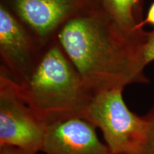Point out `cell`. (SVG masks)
<instances>
[{"label": "cell", "instance_id": "obj_13", "mask_svg": "<svg viewBox=\"0 0 154 154\" xmlns=\"http://www.w3.org/2000/svg\"><path fill=\"white\" fill-rule=\"evenodd\" d=\"M122 154H133V153H122Z\"/></svg>", "mask_w": 154, "mask_h": 154}, {"label": "cell", "instance_id": "obj_6", "mask_svg": "<svg viewBox=\"0 0 154 154\" xmlns=\"http://www.w3.org/2000/svg\"><path fill=\"white\" fill-rule=\"evenodd\" d=\"M17 14L36 35L49 36L69 19L100 0H12Z\"/></svg>", "mask_w": 154, "mask_h": 154}, {"label": "cell", "instance_id": "obj_7", "mask_svg": "<svg viewBox=\"0 0 154 154\" xmlns=\"http://www.w3.org/2000/svg\"><path fill=\"white\" fill-rule=\"evenodd\" d=\"M0 54L4 68L17 82L28 76L41 54L24 28L2 4L0 6Z\"/></svg>", "mask_w": 154, "mask_h": 154}, {"label": "cell", "instance_id": "obj_4", "mask_svg": "<svg viewBox=\"0 0 154 154\" xmlns=\"http://www.w3.org/2000/svg\"><path fill=\"white\" fill-rule=\"evenodd\" d=\"M47 124L23 99L18 82L5 69L0 74V147L42 151Z\"/></svg>", "mask_w": 154, "mask_h": 154}, {"label": "cell", "instance_id": "obj_5", "mask_svg": "<svg viewBox=\"0 0 154 154\" xmlns=\"http://www.w3.org/2000/svg\"><path fill=\"white\" fill-rule=\"evenodd\" d=\"M96 127L82 117L47 125L42 151L45 154H113L100 141Z\"/></svg>", "mask_w": 154, "mask_h": 154}, {"label": "cell", "instance_id": "obj_12", "mask_svg": "<svg viewBox=\"0 0 154 154\" xmlns=\"http://www.w3.org/2000/svg\"><path fill=\"white\" fill-rule=\"evenodd\" d=\"M146 24L154 25V2L150 7L145 20L143 21V22H140V24H138V28L142 29L143 25Z\"/></svg>", "mask_w": 154, "mask_h": 154}, {"label": "cell", "instance_id": "obj_9", "mask_svg": "<svg viewBox=\"0 0 154 154\" xmlns=\"http://www.w3.org/2000/svg\"><path fill=\"white\" fill-rule=\"evenodd\" d=\"M142 57L145 66L154 61V31L147 34V37L143 46Z\"/></svg>", "mask_w": 154, "mask_h": 154}, {"label": "cell", "instance_id": "obj_1", "mask_svg": "<svg viewBox=\"0 0 154 154\" xmlns=\"http://www.w3.org/2000/svg\"><path fill=\"white\" fill-rule=\"evenodd\" d=\"M147 34L125 32L100 2L69 19L57 36L84 84L95 94L148 82L142 57Z\"/></svg>", "mask_w": 154, "mask_h": 154}, {"label": "cell", "instance_id": "obj_11", "mask_svg": "<svg viewBox=\"0 0 154 154\" xmlns=\"http://www.w3.org/2000/svg\"><path fill=\"white\" fill-rule=\"evenodd\" d=\"M0 154H38V153L11 146H2L0 147Z\"/></svg>", "mask_w": 154, "mask_h": 154}, {"label": "cell", "instance_id": "obj_3", "mask_svg": "<svg viewBox=\"0 0 154 154\" xmlns=\"http://www.w3.org/2000/svg\"><path fill=\"white\" fill-rule=\"evenodd\" d=\"M123 88L94 94L83 115L103 134L113 154H146L149 126L146 117L132 113L124 101Z\"/></svg>", "mask_w": 154, "mask_h": 154}, {"label": "cell", "instance_id": "obj_2", "mask_svg": "<svg viewBox=\"0 0 154 154\" xmlns=\"http://www.w3.org/2000/svg\"><path fill=\"white\" fill-rule=\"evenodd\" d=\"M18 84L23 99L47 125L82 118L94 94L57 44L41 52L28 76Z\"/></svg>", "mask_w": 154, "mask_h": 154}, {"label": "cell", "instance_id": "obj_8", "mask_svg": "<svg viewBox=\"0 0 154 154\" xmlns=\"http://www.w3.org/2000/svg\"><path fill=\"white\" fill-rule=\"evenodd\" d=\"M141 0H100L105 11L123 31L129 34L143 32L138 21Z\"/></svg>", "mask_w": 154, "mask_h": 154}, {"label": "cell", "instance_id": "obj_10", "mask_svg": "<svg viewBox=\"0 0 154 154\" xmlns=\"http://www.w3.org/2000/svg\"><path fill=\"white\" fill-rule=\"evenodd\" d=\"M149 126V142H148L146 154H154V106L150 112L145 116Z\"/></svg>", "mask_w": 154, "mask_h": 154}]
</instances>
